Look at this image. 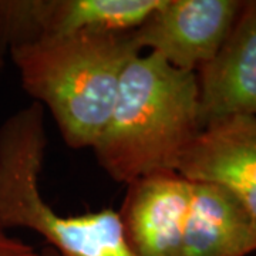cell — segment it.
I'll list each match as a JSON object with an SVG mask.
<instances>
[{
  "label": "cell",
  "instance_id": "7a4b0ae2",
  "mask_svg": "<svg viewBox=\"0 0 256 256\" xmlns=\"http://www.w3.org/2000/svg\"><path fill=\"white\" fill-rule=\"evenodd\" d=\"M23 90L50 111L66 146L92 148L110 118L121 76L141 53L131 32H80L10 47Z\"/></svg>",
  "mask_w": 256,
  "mask_h": 256
},
{
  "label": "cell",
  "instance_id": "8fae6325",
  "mask_svg": "<svg viewBox=\"0 0 256 256\" xmlns=\"http://www.w3.org/2000/svg\"><path fill=\"white\" fill-rule=\"evenodd\" d=\"M8 48L3 44V42L0 40V76H2V72H3V67H4V54H6Z\"/></svg>",
  "mask_w": 256,
  "mask_h": 256
},
{
  "label": "cell",
  "instance_id": "8992f818",
  "mask_svg": "<svg viewBox=\"0 0 256 256\" xmlns=\"http://www.w3.org/2000/svg\"><path fill=\"white\" fill-rule=\"evenodd\" d=\"M176 172L230 192L256 225V117L235 116L202 128Z\"/></svg>",
  "mask_w": 256,
  "mask_h": 256
},
{
  "label": "cell",
  "instance_id": "ba28073f",
  "mask_svg": "<svg viewBox=\"0 0 256 256\" xmlns=\"http://www.w3.org/2000/svg\"><path fill=\"white\" fill-rule=\"evenodd\" d=\"M192 182L160 172L128 184L118 210L124 236L137 256H180Z\"/></svg>",
  "mask_w": 256,
  "mask_h": 256
},
{
  "label": "cell",
  "instance_id": "52a82bcc",
  "mask_svg": "<svg viewBox=\"0 0 256 256\" xmlns=\"http://www.w3.org/2000/svg\"><path fill=\"white\" fill-rule=\"evenodd\" d=\"M196 80L201 130L235 116L256 117V0H244L228 37Z\"/></svg>",
  "mask_w": 256,
  "mask_h": 256
},
{
  "label": "cell",
  "instance_id": "7c38bea8",
  "mask_svg": "<svg viewBox=\"0 0 256 256\" xmlns=\"http://www.w3.org/2000/svg\"><path fill=\"white\" fill-rule=\"evenodd\" d=\"M40 256H58V255H57V252H56L54 249H52L50 246L44 245V246L40 249Z\"/></svg>",
  "mask_w": 256,
  "mask_h": 256
},
{
  "label": "cell",
  "instance_id": "30bf717a",
  "mask_svg": "<svg viewBox=\"0 0 256 256\" xmlns=\"http://www.w3.org/2000/svg\"><path fill=\"white\" fill-rule=\"evenodd\" d=\"M0 256H40V250L0 228Z\"/></svg>",
  "mask_w": 256,
  "mask_h": 256
},
{
  "label": "cell",
  "instance_id": "5b68a950",
  "mask_svg": "<svg viewBox=\"0 0 256 256\" xmlns=\"http://www.w3.org/2000/svg\"><path fill=\"white\" fill-rule=\"evenodd\" d=\"M160 0H0V40L10 47L80 32H131Z\"/></svg>",
  "mask_w": 256,
  "mask_h": 256
},
{
  "label": "cell",
  "instance_id": "6da1fadb",
  "mask_svg": "<svg viewBox=\"0 0 256 256\" xmlns=\"http://www.w3.org/2000/svg\"><path fill=\"white\" fill-rule=\"evenodd\" d=\"M196 73L175 68L154 53H140L124 68L112 111L94 144L111 180L134 182L176 172L201 131Z\"/></svg>",
  "mask_w": 256,
  "mask_h": 256
},
{
  "label": "cell",
  "instance_id": "3957f363",
  "mask_svg": "<svg viewBox=\"0 0 256 256\" xmlns=\"http://www.w3.org/2000/svg\"><path fill=\"white\" fill-rule=\"evenodd\" d=\"M47 150L44 108L32 102L0 126V228L28 229L58 256H137L118 210L62 215L42 194Z\"/></svg>",
  "mask_w": 256,
  "mask_h": 256
},
{
  "label": "cell",
  "instance_id": "9c48e42d",
  "mask_svg": "<svg viewBox=\"0 0 256 256\" xmlns=\"http://www.w3.org/2000/svg\"><path fill=\"white\" fill-rule=\"evenodd\" d=\"M256 252V225L222 186L192 182L180 256H248Z\"/></svg>",
  "mask_w": 256,
  "mask_h": 256
},
{
  "label": "cell",
  "instance_id": "277c9868",
  "mask_svg": "<svg viewBox=\"0 0 256 256\" xmlns=\"http://www.w3.org/2000/svg\"><path fill=\"white\" fill-rule=\"evenodd\" d=\"M242 6L244 0H160L132 36L141 53L196 73L218 53Z\"/></svg>",
  "mask_w": 256,
  "mask_h": 256
}]
</instances>
